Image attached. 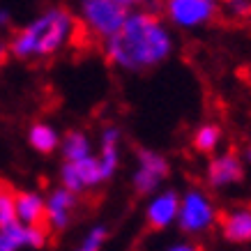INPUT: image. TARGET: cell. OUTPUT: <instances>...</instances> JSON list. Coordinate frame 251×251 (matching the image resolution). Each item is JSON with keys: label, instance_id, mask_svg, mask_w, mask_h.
Returning <instances> with one entry per match:
<instances>
[{"label": "cell", "instance_id": "e0dca14e", "mask_svg": "<svg viewBox=\"0 0 251 251\" xmlns=\"http://www.w3.org/2000/svg\"><path fill=\"white\" fill-rule=\"evenodd\" d=\"M219 143H221V129L217 125H210V122L201 125L196 129V134H194V148L203 154L214 152L219 148Z\"/></svg>", "mask_w": 251, "mask_h": 251}, {"label": "cell", "instance_id": "30bf717a", "mask_svg": "<svg viewBox=\"0 0 251 251\" xmlns=\"http://www.w3.org/2000/svg\"><path fill=\"white\" fill-rule=\"evenodd\" d=\"M244 168L235 152H221L210 159L205 171V180L210 189H226L242 180Z\"/></svg>", "mask_w": 251, "mask_h": 251}, {"label": "cell", "instance_id": "ba28073f", "mask_svg": "<svg viewBox=\"0 0 251 251\" xmlns=\"http://www.w3.org/2000/svg\"><path fill=\"white\" fill-rule=\"evenodd\" d=\"M76 207H78V194L69 191L62 184L51 189L49 196H44V226L51 233H62L72 224Z\"/></svg>", "mask_w": 251, "mask_h": 251}, {"label": "cell", "instance_id": "8992f818", "mask_svg": "<svg viewBox=\"0 0 251 251\" xmlns=\"http://www.w3.org/2000/svg\"><path fill=\"white\" fill-rule=\"evenodd\" d=\"M168 161L164 154L154 152V150H138L136 154V168H134V175H131V184H134V191L141 194V196H148L152 191L159 189V184L168 177Z\"/></svg>", "mask_w": 251, "mask_h": 251}, {"label": "cell", "instance_id": "52a82bcc", "mask_svg": "<svg viewBox=\"0 0 251 251\" xmlns=\"http://www.w3.org/2000/svg\"><path fill=\"white\" fill-rule=\"evenodd\" d=\"M104 175H101V168H99L97 154H90V157H83V159H74L67 161L60 166V184L67 187L69 191L74 194H85L90 189H97L99 184H104Z\"/></svg>", "mask_w": 251, "mask_h": 251}, {"label": "cell", "instance_id": "2e32d148", "mask_svg": "<svg viewBox=\"0 0 251 251\" xmlns=\"http://www.w3.org/2000/svg\"><path fill=\"white\" fill-rule=\"evenodd\" d=\"M58 150L62 152V159H67V161L83 159V157L95 154V148H92L90 136L81 129L67 131V134L60 138V148H58Z\"/></svg>", "mask_w": 251, "mask_h": 251}, {"label": "cell", "instance_id": "9a60e30c", "mask_svg": "<svg viewBox=\"0 0 251 251\" xmlns=\"http://www.w3.org/2000/svg\"><path fill=\"white\" fill-rule=\"evenodd\" d=\"M28 145L39 154H51L60 148V131L49 122H35L28 127Z\"/></svg>", "mask_w": 251, "mask_h": 251}, {"label": "cell", "instance_id": "277c9868", "mask_svg": "<svg viewBox=\"0 0 251 251\" xmlns=\"http://www.w3.org/2000/svg\"><path fill=\"white\" fill-rule=\"evenodd\" d=\"M161 9L175 28L194 30L217 19L219 2L217 0H161Z\"/></svg>", "mask_w": 251, "mask_h": 251}, {"label": "cell", "instance_id": "7a4b0ae2", "mask_svg": "<svg viewBox=\"0 0 251 251\" xmlns=\"http://www.w3.org/2000/svg\"><path fill=\"white\" fill-rule=\"evenodd\" d=\"M78 19L67 7H49L23 23L7 39V53L16 60H49L74 44Z\"/></svg>", "mask_w": 251, "mask_h": 251}, {"label": "cell", "instance_id": "7402d4cb", "mask_svg": "<svg viewBox=\"0 0 251 251\" xmlns=\"http://www.w3.org/2000/svg\"><path fill=\"white\" fill-rule=\"evenodd\" d=\"M9 25V12L5 7H0V60L7 55V42L2 39V30Z\"/></svg>", "mask_w": 251, "mask_h": 251}, {"label": "cell", "instance_id": "ffe728a7", "mask_svg": "<svg viewBox=\"0 0 251 251\" xmlns=\"http://www.w3.org/2000/svg\"><path fill=\"white\" fill-rule=\"evenodd\" d=\"M16 221V210H14V191L0 184V226H7Z\"/></svg>", "mask_w": 251, "mask_h": 251}, {"label": "cell", "instance_id": "5bb4252c", "mask_svg": "<svg viewBox=\"0 0 251 251\" xmlns=\"http://www.w3.org/2000/svg\"><path fill=\"white\" fill-rule=\"evenodd\" d=\"M221 235L233 244H249L251 242V210L240 207L230 210L221 217Z\"/></svg>", "mask_w": 251, "mask_h": 251}, {"label": "cell", "instance_id": "6da1fadb", "mask_svg": "<svg viewBox=\"0 0 251 251\" xmlns=\"http://www.w3.org/2000/svg\"><path fill=\"white\" fill-rule=\"evenodd\" d=\"M108 65L127 74H141L159 67L173 53V37L157 12H127L118 30L101 42Z\"/></svg>", "mask_w": 251, "mask_h": 251}, {"label": "cell", "instance_id": "603a6c76", "mask_svg": "<svg viewBox=\"0 0 251 251\" xmlns=\"http://www.w3.org/2000/svg\"><path fill=\"white\" fill-rule=\"evenodd\" d=\"M168 249L171 251H194V249H198V247L191 242H175V244H171Z\"/></svg>", "mask_w": 251, "mask_h": 251}, {"label": "cell", "instance_id": "ac0fdd59", "mask_svg": "<svg viewBox=\"0 0 251 251\" xmlns=\"http://www.w3.org/2000/svg\"><path fill=\"white\" fill-rule=\"evenodd\" d=\"M219 12H224L235 23L251 21V0H224L219 5Z\"/></svg>", "mask_w": 251, "mask_h": 251}, {"label": "cell", "instance_id": "44dd1931", "mask_svg": "<svg viewBox=\"0 0 251 251\" xmlns=\"http://www.w3.org/2000/svg\"><path fill=\"white\" fill-rule=\"evenodd\" d=\"M120 7H125L127 12L134 9H148V12H157L161 7V0H115Z\"/></svg>", "mask_w": 251, "mask_h": 251}, {"label": "cell", "instance_id": "d6986e66", "mask_svg": "<svg viewBox=\"0 0 251 251\" xmlns=\"http://www.w3.org/2000/svg\"><path fill=\"white\" fill-rule=\"evenodd\" d=\"M108 240V228L104 224H97V226H92L88 233L83 235L81 244H78V249L81 251H99Z\"/></svg>", "mask_w": 251, "mask_h": 251}, {"label": "cell", "instance_id": "3957f363", "mask_svg": "<svg viewBox=\"0 0 251 251\" xmlns=\"http://www.w3.org/2000/svg\"><path fill=\"white\" fill-rule=\"evenodd\" d=\"M127 16V9L115 0H78V25L92 39L106 42Z\"/></svg>", "mask_w": 251, "mask_h": 251}, {"label": "cell", "instance_id": "7c38bea8", "mask_svg": "<svg viewBox=\"0 0 251 251\" xmlns=\"http://www.w3.org/2000/svg\"><path fill=\"white\" fill-rule=\"evenodd\" d=\"M120 145H122V131L115 125H106L99 134V150L97 161L101 168L104 180H111L118 168H120Z\"/></svg>", "mask_w": 251, "mask_h": 251}, {"label": "cell", "instance_id": "4fadbf2b", "mask_svg": "<svg viewBox=\"0 0 251 251\" xmlns=\"http://www.w3.org/2000/svg\"><path fill=\"white\" fill-rule=\"evenodd\" d=\"M16 219L30 226H44V196L39 191L23 189L14 191Z\"/></svg>", "mask_w": 251, "mask_h": 251}, {"label": "cell", "instance_id": "8fae6325", "mask_svg": "<svg viewBox=\"0 0 251 251\" xmlns=\"http://www.w3.org/2000/svg\"><path fill=\"white\" fill-rule=\"evenodd\" d=\"M177 212H180V196L171 189L161 191L150 198L145 207V224L152 230H164L177 221Z\"/></svg>", "mask_w": 251, "mask_h": 251}, {"label": "cell", "instance_id": "5b68a950", "mask_svg": "<svg viewBox=\"0 0 251 251\" xmlns=\"http://www.w3.org/2000/svg\"><path fill=\"white\" fill-rule=\"evenodd\" d=\"M217 210L207 194L198 189H189L180 198V212H177V226L184 235H201L214 226Z\"/></svg>", "mask_w": 251, "mask_h": 251}, {"label": "cell", "instance_id": "cb8c5ba5", "mask_svg": "<svg viewBox=\"0 0 251 251\" xmlns=\"http://www.w3.org/2000/svg\"><path fill=\"white\" fill-rule=\"evenodd\" d=\"M247 159L251 161V145H249V148H247Z\"/></svg>", "mask_w": 251, "mask_h": 251}, {"label": "cell", "instance_id": "9c48e42d", "mask_svg": "<svg viewBox=\"0 0 251 251\" xmlns=\"http://www.w3.org/2000/svg\"><path fill=\"white\" fill-rule=\"evenodd\" d=\"M49 244V228L21 224L16 219L7 226H0V251L44 249Z\"/></svg>", "mask_w": 251, "mask_h": 251}]
</instances>
